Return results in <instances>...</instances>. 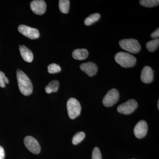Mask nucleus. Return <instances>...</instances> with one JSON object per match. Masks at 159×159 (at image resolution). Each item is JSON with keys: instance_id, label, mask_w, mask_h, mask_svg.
Returning <instances> with one entry per match:
<instances>
[{"instance_id": "f257e3e1", "label": "nucleus", "mask_w": 159, "mask_h": 159, "mask_svg": "<svg viewBox=\"0 0 159 159\" xmlns=\"http://www.w3.org/2000/svg\"><path fill=\"white\" fill-rule=\"evenodd\" d=\"M17 79L19 89L21 93L25 96L31 95L33 92V85L29 77L22 71L18 69Z\"/></svg>"}, {"instance_id": "f03ea898", "label": "nucleus", "mask_w": 159, "mask_h": 159, "mask_svg": "<svg viewBox=\"0 0 159 159\" xmlns=\"http://www.w3.org/2000/svg\"><path fill=\"white\" fill-rule=\"evenodd\" d=\"M115 59L117 63L124 68L133 67L136 63V57L132 54L125 52H119L116 54Z\"/></svg>"}, {"instance_id": "7ed1b4c3", "label": "nucleus", "mask_w": 159, "mask_h": 159, "mask_svg": "<svg viewBox=\"0 0 159 159\" xmlns=\"http://www.w3.org/2000/svg\"><path fill=\"white\" fill-rule=\"evenodd\" d=\"M119 44L121 48L133 54H136L141 50V46L139 41L134 39L121 40Z\"/></svg>"}, {"instance_id": "20e7f679", "label": "nucleus", "mask_w": 159, "mask_h": 159, "mask_svg": "<svg viewBox=\"0 0 159 159\" xmlns=\"http://www.w3.org/2000/svg\"><path fill=\"white\" fill-rule=\"evenodd\" d=\"M67 109L69 117L71 119H74L80 115L81 107L80 103L77 99L71 98L67 103Z\"/></svg>"}, {"instance_id": "39448f33", "label": "nucleus", "mask_w": 159, "mask_h": 159, "mask_svg": "<svg viewBox=\"0 0 159 159\" xmlns=\"http://www.w3.org/2000/svg\"><path fill=\"white\" fill-rule=\"evenodd\" d=\"M119 98V91L116 89L110 90L102 100V103L106 107H111L115 105Z\"/></svg>"}, {"instance_id": "423d86ee", "label": "nucleus", "mask_w": 159, "mask_h": 159, "mask_svg": "<svg viewBox=\"0 0 159 159\" xmlns=\"http://www.w3.org/2000/svg\"><path fill=\"white\" fill-rule=\"evenodd\" d=\"M138 107L137 101L135 99H130L119 106L117 111L120 113L129 115L134 112Z\"/></svg>"}, {"instance_id": "0eeeda50", "label": "nucleus", "mask_w": 159, "mask_h": 159, "mask_svg": "<svg viewBox=\"0 0 159 159\" xmlns=\"http://www.w3.org/2000/svg\"><path fill=\"white\" fill-rule=\"evenodd\" d=\"M21 34L31 39H36L39 36L38 30L25 25H20L18 28Z\"/></svg>"}, {"instance_id": "6e6552de", "label": "nucleus", "mask_w": 159, "mask_h": 159, "mask_svg": "<svg viewBox=\"0 0 159 159\" xmlns=\"http://www.w3.org/2000/svg\"><path fill=\"white\" fill-rule=\"evenodd\" d=\"M24 143L26 148L32 153L39 154L41 150L39 143L33 137L28 136L24 139Z\"/></svg>"}, {"instance_id": "1a4fd4ad", "label": "nucleus", "mask_w": 159, "mask_h": 159, "mask_svg": "<svg viewBox=\"0 0 159 159\" xmlns=\"http://www.w3.org/2000/svg\"><path fill=\"white\" fill-rule=\"evenodd\" d=\"M148 131V125L144 120H141L136 125L134 128L135 136L138 139H141L145 137Z\"/></svg>"}, {"instance_id": "9d476101", "label": "nucleus", "mask_w": 159, "mask_h": 159, "mask_svg": "<svg viewBox=\"0 0 159 159\" xmlns=\"http://www.w3.org/2000/svg\"><path fill=\"white\" fill-rule=\"evenodd\" d=\"M31 10L35 14L41 15L45 12L47 6L45 1L43 0H35L30 4Z\"/></svg>"}, {"instance_id": "9b49d317", "label": "nucleus", "mask_w": 159, "mask_h": 159, "mask_svg": "<svg viewBox=\"0 0 159 159\" xmlns=\"http://www.w3.org/2000/svg\"><path fill=\"white\" fill-rule=\"evenodd\" d=\"M154 71L148 66H145L142 69L141 74V79L142 82L145 84L150 83L153 81V73Z\"/></svg>"}, {"instance_id": "f8f14e48", "label": "nucleus", "mask_w": 159, "mask_h": 159, "mask_svg": "<svg viewBox=\"0 0 159 159\" xmlns=\"http://www.w3.org/2000/svg\"><path fill=\"white\" fill-rule=\"evenodd\" d=\"M81 70L90 77H93L97 74L98 67L95 63L89 61L83 63L80 66Z\"/></svg>"}, {"instance_id": "ddd939ff", "label": "nucleus", "mask_w": 159, "mask_h": 159, "mask_svg": "<svg viewBox=\"0 0 159 159\" xmlns=\"http://www.w3.org/2000/svg\"><path fill=\"white\" fill-rule=\"evenodd\" d=\"M19 50L21 57L25 61L28 62H32L33 59V54L30 49L26 46L21 45L20 46Z\"/></svg>"}, {"instance_id": "4468645a", "label": "nucleus", "mask_w": 159, "mask_h": 159, "mask_svg": "<svg viewBox=\"0 0 159 159\" xmlns=\"http://www.w3.org/2000/svg\"><path fill=\"white\" fill-rule=\"evenodd\" d=\"M88 55V51L85 49H76L72 53V56L74 59L78 60H83L86 59Z\"/></svg>"}, {"instance_id": "2eb2a0df", "label": "nucleus", "mask_w": 159, "mask_h": 159, "mask_svg": "<svg viewBox=\"0 0 159 159\" xmlns=\"http://www.w3.org/2000/svg\"><path fill=\"white\" fill-rule=\"evenodd\" d=\"M59 82L58 80H54L51 81L45 88L46 93H51L53 92H57L59 88Z\"/></svg>"}, {"instance_id": "dca6fc26", "label": "nucleus", "mask_w": 159, "mask_h": 159, "mask_svg": "<svg viewBox=\"0 0 159 159\" xmlns=\"http://www.w3.org/2000/svg\"><path fill=\"white\" fill-rule=\"evenodd\" d=\"M159 39L158 38L149 41L146 44V47L149 52H153L157 49L159 47Z\"/></svg>"}, {"instance_id": "f3484780", "label": "nucleus", "mask_w": 159, "mask_h": 159, "mask_svg": "<svg viewBox=\"0 0 159 159\" xmlns=\"http://www.w3.org/2000/svg\"><path fill=\"white\" fill-rule=\"evenodd\" d=\"M100 17L99 13H96L91 14L84 20V24L87 26H89L98 21Z\"/></svg>"}, {"instance_id": "a211bd4d", "label": "nucleus", "mask_w": 159, "mask_h": 159, "mask_svg": "<svg viewBox=\"0 0 159 159\" xmlns=\"http://www.w3.org/2000/svg\"><path fill=\"white\" fill-rule=\"evenodd\" d=\"M70 2L69 0H60L59 8L60 10L63 13H68L70 9Z\"/></svg>"}, {"instance_id": "6ab92c4d", "label": "nucleus", "mask_w": 159, "mask_h": 159, "mask_svg": "<svg viewBox=\"0 0 159 159\" xmlns=\"http://www.w3.org/2000/svg\"><path fill=\"white\" fill-rule=\"evenodd\" d=\"M140 5L144 7L147 8H152L158 6V0H141L139 1Z\"/></svg>"}, {"instance_id": "aec40b11", "label": "nucleus", "mask_w": 159, "mask_h": 159, "mask_svg": "<svg viewBox=\"0 0 159 159\" xmlns=\"http://www.w3.org/2000/svg\"><path fill=\"white\" fill-rule=\"evenodd\" d=\"M85 134L83 132H79L75 134L72 139V143L74 145H77L82 142L85 138Z\"/></svg>"}, {"instance_id": "412c9836", "label": "nucleus", "mask_w": 159, "mask_h": 159, "mask_svg": "<svg viewBox=\"0 0 159 159\" xmlns=\"http://www.w3.org/2000/svg\"><path fill=\"white\" fill-rule=\"evenodd\" d=\"M61 71V68L58 65L52 63L48 66V72L51 74H56Z\"/></svg>"}, {"instance_id": "4be33fe9", "label": "nucleus", "mask_w": 159, "mask_h": 159, "mask_svg": "<svg viewBox=\"0 0 159 159\" xmlns=\"http://www.w3.org/2000/svg\"><path fill=\"white\" fill-rule=\"evenodd\" d=\"M9 80L8 78L5 76V74L2 71H0V87L5 88L6 86L5 84H8Z\"/></svg>"}, {"instance_id": "5701e85b", "label": "nucleus", "mask_w": 159, "mask_h": 159, "mask_svg": "<svg viewBox=\"0 0 159 159\" xmlns=\"http://www.w3.org/2000/svg\"><path fill=\"white\" fill-rule=\"evenodd\" d=\"M92 159H102L101 152L98 147H95L93 150Z\"/></svg>"}, {"instance_id": "b1692460", "label": "nucleus", "mask_w": 159, "mask_h": 159, "mask_svg": "<svg viewBox=\"0 0 159 159\" xmlns=\"http://www.w3.org/2000/svg\"><path fill=\"white\" fill-rule=\"evenodd\" d=\"M159 36V29L158 28L155 31H154L151 34V37L153 39H157Z\"/></svg>"}, {"instance_id": "393cba45", "label": "nucleus", "mask_w": 159, "mask_h": 159, "mask_svg": "<svg viewBox=\"0 0 159 159\" xmlns=\"http://www.w3.org/2000/svg\"><path fill=\"white\" fill-rule=\"evenodd\" d=\"M5 157V152L4 148L0 146V159H4Z\"/></svg>"}, {"instance_id": "a878e982", "label": "nucleus", "mask_w": 159, "mask_h": 159, "mask_svg": "<svg viewBox=\"0 0 159 159\" xmlns=\"http://www.w3.org/2000/svg\"><path fill=\"white\" fill-rule=\"evenodd\" d=\"M157 107H158V110H159V100H158Z\"/></svg>"}, {"instance_id": "bb28decb", "label": "nucleus", "mask_w": 159, "mask_h": 159, "mask_svg": "<svg viewBox=\"0 0 159 159\" xmlns=\"http://www.w3.org/2000/svg\"></svg>"}]
</instances>
